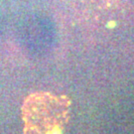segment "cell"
Wrapping results in <instances>:
<instances>
[{
  "mask_svg": "<svg viewBox=\"0 0 134 134\" xmlns=\"http://www.w3.org/2000/svg\"><path fill=\"white\" fill-rule=\"evenodd\" d=\"M68 96L37 91L27 96L22 105L24 134H63L70 119Z\"/></svg>",
  "mask_w": 134,
  "mask_h": 134,
  "instance_id": "obj_1",
  "label": "cell"
}]
</instances>
